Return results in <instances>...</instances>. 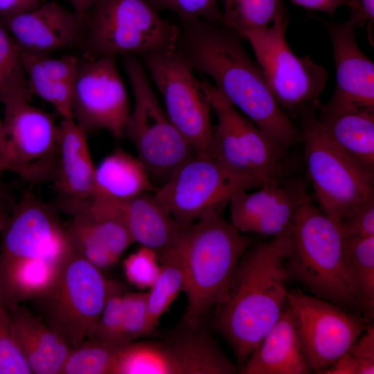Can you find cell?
<instances>
[{"label":"cell","instance_id":"7c38bea8","mask_svg":"<svg viewBox=\"0 0 374 374\" xmlns=\"http://www.w3.org/2000/svg\"><path fill=\"white\" fill-rule=\"evenodd\" d=\"M287 21L283 13L268 28L241 36L250 43L278 105L284 112L298 114L318 103L328 74L323 66L308 55L298 57L292 52L285 36Z\"/></svg>","mask_w":374,"mask_h":374},{"label":"cell","instance_id":"4fadbf2b","mask_svg":"<svg viewBox=\"0 0 374 374\" xmlns=\"http://www.w3.org/2000/svg\"><path fill=\"white\" fill-rule=\"evenodd\" d=\"M3 104L0 172L15 174L34 184L51 181L59 141L55 117L26 98H10Z\"/></svg>","mask_w":374,"mask_h":374},{"label":"cell","instance_id":"f546056e","mask_svg":"<svg viewBox=\"0 0 374 374\" xmlns=\"http://www.w3.org/2000/svg\"><path fill=\"white\" fill-rule=\"evenodd\" d=\"M159 276L148 292V330L152 335L159 320L186 284L185 267L177 251L171 245L158 253Z\"/></svg>","mask_w":374,"mask_h":374},{"label":"cell","instance_id":"5bb4252c","mask_svg":"<svg viewBox=\"0 0 374 374\" xmlns=\"http://www.w3.org/2000/svg\"><path fill=\"white\" fill-rule=\"evenodd\" d=\"M142 57L172 123L195 154L211 155L212 109L192 66L176 49L151 52Z\"/></svg>","mask_w":374,"mask_h":374},{"label":"cell","instance_id":"cb8c5ba5","mask_svg":"<svg viewBox=\"0 0 374 374\" xmlns=\"http://www.w3.org/2000/svg\"><path fill=\"white\" fill-rule=\"evenodd\" d=\"M94 171L86 132L73 118H62L59 123L57 161L51 181L59 196L90 197Z\"/></svg>","mask_w":374,"mask_h":374},{"label":"cell","instance_id":"f35d334b","mask_svg":"<svg viewBox=\"0 0 374 374\" xmlns=\"http://www.w3.org/2000/svg\"><path fill=\"white\" fill-rule=\"evenodd\" d=\"M338 225L345 235L357 238L374 236V197L341 219Z\"/></svg>","mask_w":374,"mask_h":374},{"label":"cell","instance_id":"3957f363","mask_svg":"<svg viewBox=\"0 0 374 374\" xmlns=\"http://www.w3.org/2000/svg\"><path fill=\"white\" fill-rule=\"evenodd\" d=\"M71 249L54 204L30 192L13 202L0 239V300L6 308L44 290Z\"/></svg>","mask_w":374,"mask_h":374},{"label":"cell","instance_id":"1f68e13d","mask_svg":"<svg viewBox=\"0 0 374 374\" xmlns=\"http://www.w3.org/2000/svg\"><path fill=\"white\" fill-rule=\"evenodd\" d=\"M119 347L85 338L70 348L60 374H114Z\"/></svg>","mask_w":374,"mask_h":374},{"label":"cell","instance_id":"2e32d148","mask_svg":"<svg viewBox=\"0 0 374 374\" xmlns=\"http://www.w3.org/2000/svg\"><path fill=\"white\" fill-rule=\"evenodd\" d=\"M237 190L248 188L211 155L195 154L186 161L154 196L179 227L222 212Z\"/></svg>","mask_w":374,"mask_h":374},{"label":"cell","instance_id":"7402d4cb","mask_svg":"<svg viewBox=\"0 0 374 374\" xmlns=\"http://www.w3.org/2000/svg\"><path fill=\"white\" fill-rule=\"evenodd\" d=\"M93 207L119 220L134 242L154 249L157 254L170 247L181 227L149 193L125 201H109L90 197Z\"/></svg>","mask_w":374,"mask_h":374},{"label":"cell","instance_id":"6da1fadb","mask_svg":"<svg viewBox=\"0 0 374 374\" xmlns=\"http://www.w3.org/2000/svg\"><path fill=\"white\" fill-rule=\"evenodd\" d=\"M180 21L176 50L193 69L210 76L229 103L285 149L301 141L300 129L277 103L238 33L222 23Z\"/></svg>","mask_w":374,"mask_h":374},{"label":"cell","instance_id":"8d00e7d4","mask_svg":"<svg viewBox=\"0 0 374 374\" xmlns=\"http://www.w3.org/2000/svg\"><path fill=\"white\" fill-rule=\"evenodd\" d=\"M157 10H169L184 19H203L221 23L222 10L219 0H148Z\"/></svg>","mask_w":374,"mask_h":374},{"label":"cell","instance_id":"c3c4849f","mask_svg":"<svg viewBox=\"0 0 374 374\" xmlns=\"http://www.w3.org/2000/svg\"><path fill=\"white\" fill-rule=\"evenodd\" d=\"M30 10L33 9L39 6L40 0H24Z\"/></svg>","mask_w":374,"mask_h":374},{"label":"cell","instance_id":"4dcf8cb0","mask_svg":"<svg viewBox=\"0 0 374 374\" xmlns=\"http://www.w3.org/2000/svg\"><path fill=\"white\" fill-rule=\"evenodd\" d=\"M221 23L240 35L268 28L285 13L282 0H222Z\"/></svg>","mask_w":374,"mask_h":374},{"label":"cell","instance_id":"7a4b0ae2","mask_svg":"<svg viewBox=\"0 0 374 374\" xmlns=\"http://www.w3.org/2000/svg\"><path fill=\"white\" fill-rule=\"evenodd\" d=\"M291 231V230H290ZM290 231L246 249L233 276L228 299L213 324L242 365L278 319L287 301Z\"/></svg>","mask_w":374,"mask_h":374},{"label":"cell","instance_id":"60d3db41","mask_svg":"<svg viewBox=\"0 0 374 374\" xmlns=\"http://www.w3.org/2000/svg\"><path fill=\"white\" fill-rule=\"evenodd\" d=\"M292 3L303 8L324 12L332 16L341 6H348L346 0H290Z\"/></svg>","mask_w":374,"mask_h":374},{"label":"cell","instance_id":"d4e9b609","mask_svg":"<svg viewBox=\"0 0 374 374\" xmlns=\"http://www.w3.org/2000/svg\"><path fill=\"white\" fill-rule=\"evenodd\" d=\"M242 374H308L290 309L287 303L275 324L240 371Z\"/></svg>","mask_w":374,"mask_h":374},{"label":"cell","instance_id":"e575fe53","mask_svg":"<svg viewBox=\"0 0 374 374\" xmlns=\"http://www.w3.org/2000/svg\"><path fill=\"white\" fill-rule=\"evenodd\" d=\"M123 269L130 283L141 289H150L159 274L158 254L154 249L141 246L124 260Z\"/></svg>","mask_w":374,"mask_h":374},{"label":"cell","instance_id":"681fc988","mask_svg":"<svg viewBox=\"0 0 374 374\" xmlns=\"http://www.w3.org/2000/svg\"><path fill=\"white\" fill-rule=\"evenodd\" d=\"M348 3V6L350 8L351 11H357L358 10V5L357 0H346Z\"/></svg>","mask_w":374,"mask_h":374},{"label":"cell","instance_id":"ac0fdd59","mask_svg":"<svg viewBox=\"0 0 374 374\" xmlns=\"http://www.w3.org/2000/svg\"><path fill=\"white\" fill-rule=\"evenodd\" d=\"M359 25L358 16L353 12L348 20L327 25L332 46L336 87L329 102L319 104V121L350 112H374V64L357 44L356 28Z\"/></svg>","mask_w":374,"mask_h":374},{"label":"cell","instance_id":"9a60e30c","mask_svg":"<svg viewBox=\"0 0 374 374\" xmlns=\"http://www.w3.org/2000/svg\"><path fill=\"white\" fill-rule=\"evenodd\" d=\"M299 340L310 371L319 373L348 352L368 320L324 299L288 291Z\"/></svg>","mask_w":374,"mask_h":374},{"label":"cell","instance_id":"603a6c76","mask_svg":"<svg viewBox=\"0 0 374 374\" xmlns=\"http://www.w3.org/2000/svg\"><path fill=\"white\" fill-rule=\"evenodd\" d=\"M8 311L12 340L32 374H60L69 344L24 303Z\"/></svg>","mask_w":374,"mask_h":374},{"label":"cell","instance_id":"8992f818","mask_svg":"<svg viewBox=\"0 0 374 374\" xmlns=\"http://www.w3.org/2000/svg\"><path fill=\"white\" fill-rule=\"evenodd\" d=\"M82 31V57L90 60L176 49L179 28L148 0H97L84 17Z\"/></svg>","mask_w":374,"mask_h":374},{"label":"cell","instance_id":"ba28073f","mask_svg":"<svg viewBox=\"0 0 374 374\" xmlns=\"http://www.w3.org/2000/svg\"><path fill=\"white\" fill-rule=\"evenodd\" d=\"M122 287L71 249L51 283L28 302L73 348L86 338L109 296Z\"/></svg>","mask_w":374,"mask_h":374},{"label":"cell","instance_id":"277c9868","mask_svg":"<svg viewBox=\"0 0 374 374\" xmlns=\"http://www.w3.org/2000/svg\"><path fill=\"white\" fill-rule=\"evenodd\" d=\"M249 244V238L226 222L222 212L179 229L172 246L186 271L187 305L181 322L197 327L211 308L226 302L235 270Z\"/></svg>","mask_w":374,"mask_h":374},{"label":"cell","instance_id":"44dd1931","mask_svg":"<svg viewBox=\"0 0 374 374\" xmlns=\"http://www.w3.org/2000/svg\"><path fill=\"white\" fill-rule=\"evenodd\" d=\"M0 19L21 51L48 55L51 52L80 47L82 24L74 12L55 1Z\"/></svg>","mask_w":374,"mask_h":374},{"label":"cell","instance_id":"30bf717a","mask_svg":"<svg viewBox=\"0 0 374 374\" xmlns=\"http://www.w3.org/2000/svg\"><path fill=\"white\" fill-rule=\"evenodd\" d=\"M122 56L134 96L124 136L134 145L155 190L195 153L159 103L140 60L134 55Z\"/></svg>","mask_w":374,"mask_h":374},{"label":"cell","instance_id":"d6986e66","mask_svg":"<svg viewBox=\"0 0 374 374\" xmlns=\"http://www.w3.org/2000/svg\"><path fill=\"white\" fill-rule=\"evenodd\" d=\"M310 200L305 181L289 175L253 193L235 190L229 202L230 222L241 233L278 236L290 231L296 210Z\"/></svg>","mask_w":374,"mask_h":374},{"label":"cell","instance_id":"ffe728a7","mask_svg":"<svg viewBox=\"0 0 374 374\" xmlns=\"http://www.w3.org/2000/svg\"><path fill=\"white\" fill-rule=\"evenodd\" d=\"M55 206L70 216L65 227L72 249L101 271L114 266L134 242L119 220L94 210L87 199L59 196Z\"/></svg>","mask_w":374,"mask_h":374},{"label":"cell","instance_id":"74e56055","mask_svg":"<svg viewBox=\"0 0 374 374\" xmlns=\"http://www.w3.org/2000/svg\"><path fill=\"white\" fill-rule=\"evenodd\" d=\"M0 374H32L15 344L10 328L9 311L0 301Z\"/></svg>","mask_w":374,"mask_h":374},{"label":"cell","instance_id":"4316f807","mask_svg":"<svg viewBox=\"0 0 374 374\" xmlns=\"http://www.w3.org/2000/svg\"><path fill=\"white\" fill-rule=\"evenodd\" d=\"M154 191L148 172L139 159L121 150L105 157L95 166L91 197L125 201Z\"/></svg>","mask_w":374,"mask_h":374},{"label":"cell","instance_id":"f907efd6","mask_svg":"<svg viewBox=\"0 0 374 374\" xmlns=\"http://www.w3.org/2000/svg\"><path fill=\"white\" fill-rule=\"evenodd\" d=\"M3 121L0 118V146L3 141Z\"/></svg>","mask_w":374,"mask_h":374},{"label":"cell","instance_id":"ee69618b","mask_svg":"<svg viewBox=\"0 0 374 374\" xmlns=\"http://www.w3.org/2000/svg\"><path fill=\"white\" fill-rule=\"evenodd\" d=\"M29 10L24 0H0V17L15 15Z\"/></svg>","mask_w":374,"mask_h":374},{"label":"cell","instance_id":"9c48e42d","mask_svg":"<svg viewBox=\"0 0 374 374\" xmlns=\"http://www.w3.org/2000/svg\"><path fill=\"white\" fill-rule=\"evenodd\" d=\"M318 103L301 110V141L307 173L319 207L337 224L374 197V175L341 152L317 120Z\"/></svg>","mask_w":374,"mask_h":374},{"label":"cell","instance_id":"83f0119b","mask_svg":"<svg viewBox=\"0 0 374 374\" xmlns=\"http://www.w3.org/2000/svg\"><path fill=\"white\" fill-rule=\"evenodd\" d=\"M319 122L341 152L374 175V112H350Z\"/></svg>","mask_w":374,"mask_h":374},{"label":"cell","instance_id":"836d02e7","mask_svg":"<svg viewBox=\"0 0 374 374\" xmlns=\"http://www.w3.org/2000/svg\"><path fill=\"white\" fill-rule=\"evenodd\" d=\"M124 293V289L122 287L115 290L109 296L86 338L116 347L129 343L125 335L123 323Z\"/></svg>","mask_w":374,"mask_h":374},{"label":"cell","instance_id":"52a82bcc","mask_svg":"<svg viewBox=\"0 0 374 374\" xmlns=\"http://www.w3.org/2000/svg\"><path fill=\"white\" fill-rule=\"evenodd\" d=\"M201 84L217 118L211 156L248 189L289 176L287 149L239 112L214 84L206 80Z\"/></svg>","mask_w":374,"mask_h":374},{"label":"cell","instance_id":"5b68a950","mask_svg":"<svg viewBox=\"0 0 374 374\" xmlns=\"http://www.w3.org/2000/svg\"><path fill=\"white\" fill-rule=\"evenodd\" d=\"M290 238L286 260L289 278L314 296L346 310L359 308L344 273L343 233L338 224L310 200L296 210Z\"/></svg>","mask_w":374,"mask_h":374},{"label":"cell","instance_id":"b9f144b4","mask_svg":"<svg viewBox=\"0 0 374 374\" xmlns=\"http://www.w3.org/2000/svg\"><path fill=\"white\" fill-rule=\"evenodd\" d=\"M321 374H360L357 362L347 352L332 364L321 370Z\"/></svg>","mask_w":374,"mask_h":374},{"label":"cell","instance_id":"d590c367","mask_svg":"<svg viewBox=\"0 0 374 374\" xmlns=\"http://www.w3.org/2000/svg\"><path fill=\"white\" fill-rule=\"evenodd\" d=\"M148 320V292H125L123 296V323L128 342L150 335Z\"/></svg>","mask_w":374,"mask_h":374},{"label":"cell","instance_id":"f1b7e54d","mask_svg":"<svg viewBox=\"0 0 374 374\" xmlns=\"http://www.w3.org/2000/svg\"><path fill=\"white\" fill-rule=\"evenodd\" d=\"M343 265L349 290L359 308L370 316L374 308V236L343 234Z\"/></svg>","mask_w":374,"mask_h":374},{"label":"cell","instance_id":"7dc6e473","mask_svg":"<svg viewBox=\"0 0 374 374\" xmlns=\"http://www.w3.org/2000/svg\"><path fill=\"white\" fill-rule=\"evenodd\" d=\"M0 197L10 198V194L7 186L0 180Z\"/></svg>","mask_w":374,"mask_h":374},{"label":"cell","instance_id":"bcb514c9","mask_svg":"<svg viewBox=\"0 0 374 374\" xmlns=\"http://www.w3.org/2000/svg\"><path fill=\"white\" fill-rule=\"evenodd\" d=\"M74 8V12L77 15L82 24L84 17L90 7L97 0H69Z\"/></svg>","mask_w":374,"mask_h":374},{"label":"cell","instance_id":"7bdbcfd3","mask_svg":"<svg viewBox=\"0 0 374 374\" xmlns=\"http://www.w3.org/2000/svg\"><path fill=\"white\" fill-rule=\"evenodd\" d=\"M358 10L351 11L355 12L359 19V26H362L364 24L368 22L369 36L371 35V26H373L374 21V0H357Z\"/></svg>","mask_w":374,"mask_h":374},{"label":"cell","instance_id":"8fae6325","mask_svg":"<svg viewBox=\"0 0 374 374\" xmlns=\"http://www.w3.org/2000/svg\"><path fill=\"white\" fill-rule=\"evenodd\" d=\"M236 365L224 354L204 323L180 322L161 339L135 340L118 348L114 374H233Z\"/></svg>","mask_w":374,"mask_h":374},{"label":"cell","instance_id":"f6af8a7d","mask_svg":"<svg viewBox=\"0 0 374 374\" xmlns=\"http://www.w3.org/2000/svg\"><path fill=\"white\" fill-rule=\"evenodd\" d=\"M12 204L11 198L0 197V239Z\"/></svg>","mask_w":374,"mask_h":374},{"label":"cell","instance_id":"e0dca14e","mask_svg":"<svg viewBox=\"0 0 374 374\" xmlns=\"http://www.w3.org/2000/svg\"><path fill=\"white\" fill-rule=\"evenodd\" d=\"M72 113L86 133L104 129L116 138L124 136L130 109L115 55L79 60Z\"/></svg>","mask_w":374,"mask_h":374},{"label":"cell","instance_id":"ab89813d","mask_svg":"<svg viewBox=\"0 0 374 374\" xmlns=\"http://www.w3.org/2000/svg\"><path fill=\"white\" fill-rule=\"evenodd\" d=\"M348 353L357 362L360 374L374 373V326L368 323Z\"/></svg>","mask_w":374,"mask_h":374},{"label":"cell","instance_id":"484cf974","mask_svg":"<svg viewBox=\"0 0 374 374\" xmlns=\"http://www.w3.org/2000/svg\"><path fill=\"white\" fill-rule=\"evenodd\" d=\"M20 54L30 93L51 103L62 118H73L72 103L79 59L71 55L52 58L21 51Z\"/></svg>","mask_w":374,"mask_h":374},{"label":"cell","instance_id":"d6a6232c","mask_svg":"<svg viewBox=\"0 0 374 374\" xmlns=\"http://www.w3.org/2000/svg\"><path fill=\"white\" fill-rule=\"evenodd\" d=\"M31 95L20 51L0 19V100Z\"/></svg>","mask_w":374,"mask_h":374}]
</instances>
